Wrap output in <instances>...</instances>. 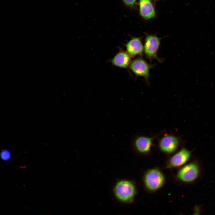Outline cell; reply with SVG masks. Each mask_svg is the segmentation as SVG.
Returning <instances> with one entry per match:
<instances>
[{
    "label": "cell",
    "instance_id": "cell-1",
    "mask_svg": "<svg viewBox=\"0 0 215 215\" xmlns=\"http://www.w3.org/2000/svg\"><path fill=\"white\" fill-rule=\"evenodd\" d=\"M143 186L149 193H156L165 185L166 176L162 170L158 166H155L146 170L142 178Z\"/></svg>",
    "mask_w": 215,
    "mask_h": 215
},
{
    "label": "cell",
    "instance_id": "cell-2",
    "mask_svg": "<svg viewBox=\"0 0 215 215\" xmlns=\"http://www.w3.org/2000/svg\"><path fill=\"white\" fill-rule=\"evenodd\" d=\"M176 169L172 174L171 179L173 182L181 186L184 187L194 182L199 173L198 165L195 161L188 162Z\"/></svg>",
    "mask_w": 215,
    "mask_h": 215
},
{
    "label": "cell",
    "instance_id": "cell-3",
    "mask_svg": "<svg viewBox=\"0 0 215 215\" xmlns=\"http://www.w3.org/2000/svg\"><path fill=\"white\" fill-rule=\"evenodd\" d=\"M113 191L117 199L126 204H131L133 202L137 192L135 183L131 180L125 179L116 182Z\"/></svg>",
    "mask_w": 215,
    "mask_h": 215
},
{
    "label": "cell",
    "instance_id": "cell-4",
    "mask_svg": "<svg viewBox=\"0 0 215 215\" xmlns=\"http://www.w3.org/2000/svg\"><path fill=\"white\" fill-rule=\"evenodd\" d=\"M159 134L150 136L135 134L130 139V145L137 154L143 157H148L151 154L154 140Z\"/></svg>",
    "mask_w": 215,
    "mask_h": 215
},
{
    "label": "cell",
    "instance_id": "cell-5",
    "mask_svg": "<svg viewBox=\"0 0 215 215\" xmlns=\"http://www.w3.org/2000/svg\"><path fill=\"white\" fill-rule=\"evenodd\" d=\"M181 138L172 134H165L161 137L158 142V148L161 153L168 156L178 150L181 147Z\"/></svg>",
    "mask_w": 215,
    "mask_h": 215
},
{
    "label": "cell",
    "instance_id": "cell-6",
    "mask_svg": "<svg viewBox=\"0 0 215 215\" xmlns=\"http://www.w3.org/2000/svg\"><path fill=\"white\" fill-rule=\"evenodd\" d=\"M191 153V151L182 147L176 152L168 156L164 162L163 169H176L183 166L188 162Z\"/></svg>",
    "mask_w": 215,
    "mask_h": 215
},
{
    "label": "cell",
    "instance_id": "cell-7",
    "mask_svg": "<svg viewBox=\"0 0 215 215\" xmlns=\"http://www.w3.org/2000/svg\"><path fill=\"white\" fill-rule=\"evenodd\" d=\"M160 44V39L156 36H148L146 38L144 50L146 56L150 59L159 60L157 56V53Z\"/></svg>",
    "mask_w": 215,
    "mask_h": 215
},
{
    "label": "cell",
    "instance_id": "cell-8",
    "mask_svg": "<svg viewBox=\"0 0 215 215\" xmlns=\"http://www.w3.org/2000/svg\"><path fill=\"white\" fill-rule=\"evenodd\" d=\"M151 66L145 61L141 58L134 60L130 65L131 70L136 75L144 77L147 81L149 76V72Z\"/></svg>",
    "mask_w": 215,
    "mask_h": 215
},
{
    "label": "cell",
    "instance_id": "cell-9",
    "mask_svg": "<svg viewBox=\"0 0 215 215\" xmlns=\"http://www.w3.org/2000/svg\"><path fill=\"white\" fill-rule=\"evenodd\" d=\"M126 48L128 53L132 56L141 54L144 50L141 40L137 38L130 40L126 45Z\"/></svg>",
    "mask_w": 215,
    "mask_h": 215
},
{
    "label": "cell",
    "instance_id": "cell-10",
    "mask_svg": "<svg viewBox=\"0 0 215 215\" xmlns=\"http://www.w3.org/2000/svg\"><path fill=\"white\" fill-rule=\"evenodd\" d=\"M140 13L145 19H149L153 17L155 12L152 3L149 0H140Z\"/></svg>",
    "mask_w": 215,
    "mask_h": 215
},
{
    "label": "cell",
    "instance_id": "cell-11",
    "mask_svg": "<svg viewBox=\"0 0 215 215\" xmlns=\"http://www.w3.org/2000/svg\"><path fill=\"white\" fill-rule=\"evenodd\" d=\"M128 53L125 52L118 53L113 58L112 63L118 67L125 68L130 64L131 59Z\"/></svg>",
    "mask_w": 215,
    "mask_h": 215
},
{
    "label": "cell",
    "instance_id": "cell-12",
    "mask_svg": "<svg viewBox=\"0 0 215 215\" xmlns=\"http://www.w3.org/2000/svg\"><path fill=\"white\" fill-rule=\"evenodd\" d=\"M0 155L2 159L5 160L9 159L10 156V153L8 150H5L2 151Z\"/></svg>",
    "mask_w": 215,
    "mask_h": 215
},
{
    "label": "cell",
    "instance_id": "cell-13",
    "mask_svg": "<svg viewBox=\"0 0 215 215\" xmlns=\"http://www.w3.org/2000/svg\"><path fill=\"white\" fill-rule=\"evenodd\" d=\"M125 4L129 6H132L134 4L136 0H123Z\"/></svg>",
    "mask_w": 215,
    "mask_h": 215
}]
</instances>
